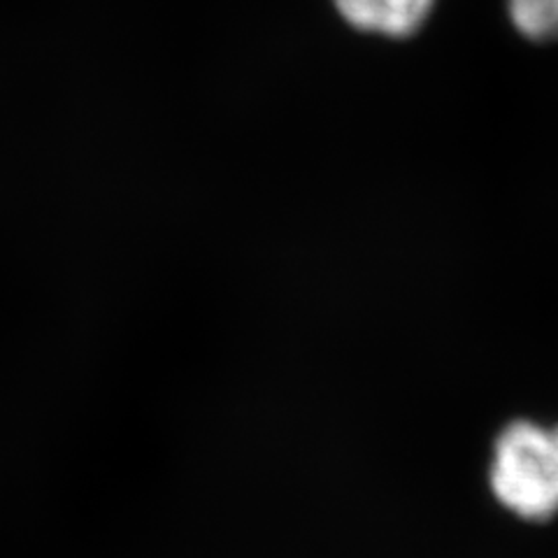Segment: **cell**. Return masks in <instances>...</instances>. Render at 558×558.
Masks as SVG:
<instances>
[{"mask_svg":"<svg viewBox=\"0 0 558 558\" xmlns=\"http://www.w3.org/2000/svg\"><path fill=\"white\" fill-rule=\"evenodd\" d=\"M342 20L365 33L410 38L424 26L435 0H333Z\"/></svg>","mask_w":558,"mask_h":558,"instance_id":"7a4b0ae2","label":"cell"},{"mask_svg":"<svg viewBox=\"0 0 558 558\" xmlns=\"http://www.w3.org/2000/svg\"><path fill=\"white\" fill-rule=\"evenodd\" d=\"M492 488L496 498L523 519L558 512V426L514 422L500 433L494 451Z\"/></svg>","mask_w":558,"mask_h":558,"instance_id":"6da1fadb","label":"cell"},{"mask_svg":"<svg viewBox=\"0 0 558 558\" xmlns=\"http://www.w3.org/2000/svg\"><path fill=\"white\" fill-rule=\"evenodd\" d=\"M510 16L531 40H558V0H510Z\"/></svg>","mask_w":558,"mask_h":558,"instance_id":"3957f363","label":"cell"}]
</instances>
